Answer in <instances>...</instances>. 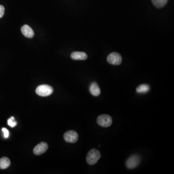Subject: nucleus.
Masks as SVG:
<instances>
[{
    "label": "nucleus",
    "mask_w": 174,
    "mask_h": 174,
    "mask_svg": "<svg viewBox=\"0 0 174 174\" xmlns=\"http://www.w3.org/2000/svg\"><path fill=\"white\" fill-rule=\"evenodd\" d=\"M64 139L67 142L69 143H74L77 142L79 139L78 134L75 131L73 130L67 131L64 134Z\"/></svg>",
    "instance_id": "nucleus-6"
},
{
    "label": "nucleus",
    "mask_w": 174,
    "mask_h": 174,
    "mask_svg": "<svg viewBox=\"0 0 174 174\" xmlns=\"http://www.w3.org/2000/svg\"><path fill=\"white\" fill-rule=\"evenodd\" d=\"M7 123L11 127H14L17 125V122L15 121L13 117H12L10 119H8L7 121Z\"/></svg>",
    "instance_id": "nucleus-14"
},
{
    "label": "nucleus",
    "mask_w": 174,
    "mask_h": 174,
    "mask_svg": "<svg viewBox=\"0 0 174 174\" xmlns=\"http://www.w3.org/2000/svg\"><path fill=\"white\" fill-rule=\"evenodd\" d=\"M150 86L147 84H142L137 88V92L139 93H146L150 91Z\"/></svg>",
    "instance_id": "nucleus-13"
},
{
    "label": "nucleus",
    "mask_w": 174,
    "mask_h": 174,
    "mask_svg": "<svg viewBox=\"0 0 174 174\" xmlns=\"http://www.w3.org/2000/svg\"><path fill=\"white\" fill-rule=\"evenodd\" d=\"M2 131L3 132V134H4V137H5V138H8L9 135V133L8 130L6 128H2Z\"/></svg>",
    "instance_id": "nucleus-15"
},
{
    "label": "nucleus",
    "mask_w": 174,
    "mask_h": 174,
    "mask_svg": "<svg viewBox=\"0 0 174 174\" xmlns=\"http://www.w3.org/2000/svg\"><path fill=\"white\" fill-rule=\"evenodd\" d=\"M101 157V154L97 149H93L88 152L86 157L87 162L90 165L95 164Z\"/></svg>",
    "instance_id": "nucleus-1"
},
{
    "label": "nucleus",
    "mask_w": 174,
    "mask_h": 174,
    "mask_svg": "<svg viewBox=\"0 0 174 174\" xmlns=\"http://www.w3.org/2000/svg\"><path fill=\"white\" fill-rule=\"evenodd\" d=\"M107 61L110 64L120 65L122 62V58L121 55L117 52H113L108 56Z\"/></svg>",
    "instance_id": "nucleus-5"
},
{
    "label": "nucleus",
    "mask_w": 174,
    "mask_h": 174,
    "mask_svg": "<svg viewBox=\"0 0 174 174\" xmlns=\"http://www.w3.org/2000/svg\"><path fill=\"white\" fill-rule=\"evenodd\" d=\"M48 145L46 142H41L33 149V153L36 155L43 154L48 150Z\"/></svg>",
    "instance_id": "nucleus-7"
},
{
    "label": "nucleus",
    "mask_w": 174,
    "mask_h": 174,
    "mask_svg": "<svg viewBox=\"0 0 174 174\" xmlns=\"http://www.w3.org/2000/svg\"><path fill=\"white\" fill-rule=\"evenodd\" d=\"M141 158L138 155H134L129 158L126 162V165L129 169H133L139 164Z\"/></svg>",
    "instance_id": "nucleus-4"
},
{
    "label": "nucleus",
    "mask_w": 174,
    "mask_h": 174,
    "mask_svg": "<svg viewBox=\"0 0 174 174\" xmlns=\"http://www.w3.org/2000/svg\"><path fill=\"white\" fill-rule=\"evenodd\" d=\"M36 93L40 96L46 97L49 96L53 92L52 87L48 85H41L37 87L36 89Z\"/></svg>",
    "instance_id": "nucleus-2"
},
{
    "label": "nucleus",
    "mask_w": 174,
    "mask_h": 174,
    "mask_svg": "<svg viewBox=\"0 0 174 174\" xmlns=\"http://www.w3.org/2000/svg\"><path fill=\"white\" fill-rule=\"evenodd\" d=\"M21 31L22 34L25 36L29 38H31L33 37L34 35H35L32 29L27 25H24L23 26L21 27Z\"/></svg>",
    "instance_id": "nucleus-8"
},
{
    "label": "nucleus",
    "mask_w": 174,
    "mask_h": 174,
    "mask_svg": "<svg viewBox=\"0 0 174 174\" xmlns=\"http://www.w3.org/2000/svg\"><path fill=\"white\" fill-rule=\"evenodd\" d=\"M151 1L156 8H161L167 4L168 0H151Z\"/></svg>",
    "instance_id": "nucleus-12"
},
{
    "label": "nucleus",
    "mask_w": 174,
    "mask_h": 174,
    "mask_svg": "<svg viewBox=\"0 0 174 174\" xmlns=\"http://www.w3.org/2000/svg\"><path fill=\"white\" fill-rule=\"evenodd\" d=\"M5 13V7L3 6L0 5V18H2Z\"/></svg>",
    "instance_id": "nucleus-16"
},
{
    "label": "nucleus",
    "mask_w": 174,
    "mask_h": 174,
    "mask_svg": "<svg viewBox=\"0 0 174 174\" xmlns=\"http://www.w3.org/2000/svg\"><path fill=\"white\" fill-rule=\"evenodd\" d=\"M90 91L92 95L94 96H98L101 93V90L99 86L96 82H93L90 86Z\"/></svg>",
    "instance_id": "nucleus-10"
},
{
    "label": "nucleus",
    "mask_w": 174,
    "mask_h": 174,
    "mask_svg": "<svg viewBox=\"0 0 174 174\" xmlns=\"http://www.w3.org/2000/svg\"><path fill=\"white\" fill-rule=\"evenodd\" d=\"M10 164L11 162L8 158L4 157L0 159V169H1L7 168L10 166Z\"/></svg>",
    "instance_id": "nucleus-11"
},
{
    "label": "nucleus",
    "mask_w": 174,
    "mask_h": 174,
    "mask_svg": "<svg viewBox=\"0 0 174 174\" xmlns=\"http://www.w3.org/2000/svg\"><path fill=\"white\" fill-rule=\"evenodd\" d=\"M71 57L74 60H85L88 58V56L84 52L74 51L71 54Z\"/></svg>",
    "instance_id": "nucleus-9"
},
{
    "label": "nucleus",
    "mask_w": 174,
    "mask_h": 174,
    "mask_svg": "<svg viewBox=\"0 0 174 174\" xmlns=\"http://www.w3.org/2000/svg\"><path fill=\"white\" fill-rule=\"evenodd\" d=\"M97 122L101 126L108 127L112 124V119L108 115L103 114L98 117Z\"/></svg>",
    "instance_id": "nucleus-3"
}]
</instances>
